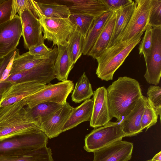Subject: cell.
<instances>
[{"mask_svg":"<svg viewBox=\"0 0 161 161\" xmlns=\"http://www.w3.org/2000/svg\"><path fill=\"white\" fill-rule=\"evenodd\" d=\"M5 0H0V4L5 1Z\"/></svg>","mask_w":161,"mask_h":161,"instance_id":"41","label":"cell"},{"mask_svg":"<svg viewBox=\"0 0 161 161\" xmlns=\"http://www.w3.org/2000/svg\"><path fill=\"white\" fill-rule=\"evenodd\" d=\"M93 95V104L90 121V126L95 128L105 125L112 118L108 106L107 89L104 86L100 87L94 91Z\"/></svg>","mask_w":161,"mask_h":161,"instance_id":"15","label":"cell"},{"mask_svg":"<svg viewBox=\"0 0 161 161\" xmlns=\"http://www.w3.org/2000/svg\"><path fill=\"white\" fill-rule=\"evenodd\" d=\"M107 91L111 115L119 121L133 109L143 95L138 82L126 76L119 77L109 86Z\"/></svg>","mask_w":161,"mask_h":161,"instance_id":"1","label":"cell"},{"mask_svg":"<svg viewBox=\"0 0 161 161\" xmlns=\"http://www.w3.org/2000/svg\"><path fill=\"white\" fill-rule=\"evenodd\" d=\"M115 18V12L114 10L87 55L96 59L107 48L114 29Z\"/></svg>","mask_w":161,"mask_h":161,"instance_id":"21","label":"cell"},{"mask_svg":"<svg viewBox=\"0 0 161 161\" xmlns=\"http://www.w3.org/2000/svg\"><path fill=\"white\" fill-rule=\"evenodd\" d=\"M47 58L34 55L29 52L20 55L18 49L13 61L9 75L31 69Z\"/></svg>","mask_w":161,"mask_h":161,"instance_id":"24","label":"cell"},{"mask_svg":"<svg viewBox=\"0 0 161 161\" xmlns=\"http://www.w3.org/2000/svg\"><path fill=\"white\" fill-rule=\"evenodd\" d=\"M95 17L82 14H71L69 19L75 27V31L80 33L85 38L92 27Z\"/></svg>","mask_w":161,"mask_h":161,"instance_id":"31","label":"cell"},{"mask_svg":"<svg viewBox=\"0 0 161 161\" xmlns=\"http://www.w3.org/2000/svg\"><path fill=\"white\" fill-rule=\"evenodd\" d=\"M133 147L131 142L118 141L94 152L93 161H129Z\"/></svg>","mask_w":161,"mask_h":161,"instance_id":"14","label":"cell"},{"mask_svg":"<svg viewBox=\"0 0 161 161\" xmlns=\"http://www.w3.org/2000/svg\"><path fill=\"white\" fill-rule=\"evenodd\" d=\"M143 33H140L129 40L119 41L107 48L97 58L98 66L96 74L97 77L106 81L112 80L115 72L140 42Z\"/></svg>","mask_w":161,"mask_h":161,"instance_id":"3","label":"cell"},{"mask_svg":"<svg viewBox=\"0 0 161 161\" xmlns=\"http://www.w3.org/2000/svg\"><path fill=\"white\" fill-rule=\"evenodd\" d=\"M63 105L55 103L46 102L38 104L31 108H28L32 120L39 127L42 123L49 119Z\"/></svg>","mask_w":161,"mask_h":161,"instance_id":"25","label":"cell"},{"mask_svg":"<svg viewBox=\"0 0 161 161\" xmlns=\"http://www.w3.org/2000/svg\"><path fill=\"white\" fill-rule=\"evenodd\" d=\"M124 137L120 123L109 121L95 128L86 136L84 148L88 152L94 153Z\"/></svg>","mask_w":161,"mask_h":161,"instance_id":"5","label":"cell"},{"mask_svg":"<svg viewBox=\"0 0 161 161\" xmlns=\"http://www.w3.org/2000/svg\"><path fill=\"white\" fill-rule=\"evenodd\" d=\"M73 107L66 102L49 119L42 123L39 128L50 139L58 136L62 132L63 126Z\"/></svg>","mask_w":161,"mask_h":161,"instance_id":"16","label":"cell"},{"mask_svg":"<svg viewBox=\"0 0 161 161\" xmlns=\"http://www.w3.org/2000/svg\"><path fill=\"white\" fill-rule=\"evenodd\" d=\"M28 9L33 13L37 18L39 19L42 15L37 3L33 0H13L11 19L18 13L20 16L25 9Z\"/></svg>","mask_w":161,"mask_h":161,"instance_id":"32","label":"cell"},{"mask_svg":"<svg viewBox=\"0 0 161 161\" xmlns=\"http://www.w3.org/2000/svg\"><path fill=\"white\" fill-rule=\"evenodd\" d=\"M151 0H135L131 16L119 41H126L145 31L149 23Z\"/></svg>","mask_w":161,"mask_h":161,"instance_id":"9","label":"cell"},{"mask_svg":"<svg viewBox=\"0 0 161 161\" xmlns=\"http://www.w3.org/2000/svg\"><path fill=\"white\" fill-rule=\"evenodd\" d=\"M145 97L142 96L133 109L120 123L125 137L135 136L142 131L141 122L144 110Z\"/></svg>","mask_w":161,"mask_h":161,"instance_id":"18","label":"cell"},{"mask_svg":"<svg viewBox=\"0 0 161 161\" xmlns=\"http://www.w3.org/2000/svg\"><path fill=\"white\" fill-rule=\"evenodd\" d=\"M31 54L40 56L48 57L58 52V48H49L44 43L32 46L28 49Z\"/></svg>","mask_w":161,"mask_h":161,"instance_id":"35","label":"cell"},{"mask_svg":"<svg viewBox=\"0 0 161 161\" xmlns=\"http://www.w3.org/2000/svg\"><path fill=\"white\" fill-rule=\"evenodd\" d=\"M58 53V52L31 69L10 75L5 80L12 83L30 81L46 85L50 83L55 78L54 65Z\"/></svg>","mask_w":161,"mask_h":161,"instance_id":"7","label":"cell"},{"mask_svg":"<svg viewBox=\"0 0 161 161\" xmlns=\"http://www.w3.org/2000/svg\"><path fill=\"white\" fill-rule=\"evenodd\" d=\"M113 11L109 10L95 18L93 24L84 42L82 50L83 54H88Z\"/></svg>","mask_w":161,"mask_h":161,"instance_id":"23","label":"cell"},{"mask_svg":"<svg viewBox=\"0 0 161 161\" xmlns=\"http://www.w3.org/2000/svg\"><path fill=\"white\" fill-rule=\"evenodd\" d=\"M148 25L152 28L161 26V0H151Z\"/></svg>","mask_w":161,"mask_h":161,"instance_id":"34","label":"cell"},{"mask_svg":"<svg viewBox=\"0 0 161 161\" xmlns=\"http://www.w3.org/2000/svg\"><path fill=\"white\" fill-rule=\"evenodd\" d=\"M71 14H82L96 18L110 10L103 0H63Z\"/></svg>","mask_w":161,"mask_h":161,"instance_id":"17","label":"cell"},{"mask_svg":"<svg viewBox=\"0 0 161 161\" xmlns=\"http://www.w3.org/2000/svg\"><path fill=\"white\" fill-rule=\"evenodd\" d=\"M85 38L79 32L75 31L70 35L66 43L71 60L75 64L81 56Z\"/></svg>","mask_w":161,"mask_h":161,"instance_id":"29","label":"cell"},{"mask_svg":"<svg viewBox=\"0 0 161 161\" xmlns=\"http://www.w3.org/2000/svg\"><path fill=\"white\" fill-rule=\"evenodd\" d=\"M13 0H5L0 4V25L11 20Z\"/></svg>","mask_w":161,"mask_h":161,"instance_id":"37","label":"cell"},{"mask_svg":"<svg viewBox=\"0 0 161 161\" xmlns=\"http://www.w3.org/2000/svg\"><path fill=\"white\" fill-rule=\"evenodd\" d=\"M73 81L67 80L55 84L49 83L36 93L24 99L25 105L31 108L39 103L52 102L64 105L69 94L73 90Z\"/></svg>","mask_w":161,"mask_h":161,"instance_id":"6","label":"cell"},{"mask_svg":"<svg viewBox=\"0 0 161 161\" xmlns=\"http://www.w3.org/2000/svg\"><path fill=\"white\" fill-rule=\"evenodd\" d=\"M46 84L36 81L15 82L3 93L0 99V107L21 101L43 88Z\"/></svg>","mask_w":161,"mask_h":161,"instance_id":"13","label":"cell"},{"mask_svg":"<svg viewBox=\"0 0 161 161\" xmlns=\"http://www.w3.org/2000/svg\"><path fill=\"white\" fill-rule=\"evenodd\" d=\"M4 57L3 58H0V67L2 64V63L3 62Z\"/></svg>","mask_w":161,"mask_h":161,"instance_id":"40","label":"cell"},{"mask_svg":"<svg viewBox=\"0 0 161 161\" xmlns=\"http://www.w3.org/2000/svg\"><path fill=\"white\" fill-rule=\"evenodd\" d=\"M147 95L153 106L161 112V88L156 85L150 86L147 89Z\"/></svg>","mask_w":161,"mask_h":161,"instance_id":"36","label":"cell"},{"mask_svg":"<svg viewBox=\"0 0 161 161\" xmlns=\"http://www.w3.org/2000/svg\"><path fill=\"white\" fill-rule=\"evenodd\" d=\"M93 104L92 98L85 100L80 105L73 108L63 126L62 132L75 127L83 122L90 121Z\"/></svg>","mask_w":161,"mask_h":161,"instance_id":"19","label":"cell"},{"mask_svg":"<svg viewBox=\"0 0 161 161\" xmlns=\"http://www.w3.org/2000/svg\"><path fill=\"white\" fill-rule=\"evenodd\" d=\"M146 161H152V159H149V160H147Z\"/></svg>","mask_w":161,"mask_h":161,"instance_id":"42","label":"cell"},{"mask_svg":"<svg viewBox=\"0 0 161 161\" xmlns=\"http://www.w3.org/2000/svg\"><path fill=\"white\" fill-rule=\"evenodd\" d=\"M71 95V99L75 103L90 99L93 95L92 85L85 72H84L76 82Z\"/></svg>","mask_w":161,"mask_h":161,"instance_id":"27","label":"cell"},{"mask_svg":"<svg viewBox=\"0 0 161 161\" xmlns=\"http://www.w3.org/2000/svg\"></svg>","mask_w":161,"mask_h":161,"instance_id":"43","label":"cell"},{"mask_svg":"<svg viewBox=\"0 0 161 161\" xmlns=\"http://www.w3.org/2000/svg\"><path fill=\"white\" fill-rule=\"evenodd\" d=\"M134 6V1L117 10H115L116 18L114 29L107 48L118 42V39L126 27Z\"/></svg>","mask_w":161,"mask_h":161,"instance_id":"20","label":"cell"},{"mask_svg":"<svg viewBox=\"0 0 161 161\" xmlns=\"http://www.w3.org/2000/svg\"><path fill=\"white\" fill-rule=\"evenodd\" d=\"M153 31L152 45L145 59L146 70L144 76L148 83L157 86L161 75V26L153 28Z\"/></svg>","mask_w":161,"mask_h":161,"instance_id":"10","label":"cell"},{"mask_svg":"<svg viewBox=\"0 0 161 161\" xmlns=\"http://www.w3.org/2000/svg\"><path fill=\"white\" fill-rule=\"evenodd\" d=\"M40 130L23 100L0 107V141Z\"/></svg>","mask_w":161,"mask_h":161,"instance_id":"2","label":"cell"},{"mask_svg":"<svg viewBox=\"0 0 161 161\" xmlns=\"http://www.w3.org/2000/svg\"><path fill=\"white\" fill-rule=\"evenodd\" d=\"M42 28L43 39L52 42L53 45L66 44L75 27L69 18H54L42 15L39 18Z\"/></svg>","mask_w":161,"mask_h":161,"instance_id":"8","label":"cell"},{"mask_svg":"<svg viewBox=\"0 0 161 161\" xmlns=\"http://www.w3.org/2000/svg\"><path fill=\"white\" fill-rule=\"evenodd\" d=\"M42 14L50 18H67L71 15L68 7L65 4L56 3L48 4L37 2Z\"/></svg>","mask_w":161,"mask_h":161,"instance_id":"28","label":"cell"},{"mask_svg":"<svg viewBox=\"0 0 161 161\" xmlns=\"http://www.w3.org/2000/svg\"><path fill=\"white\" fill-rule=\"evenodd\" d=\"M48 137L41 130L0 141V155L13 156L27 153L47 146Z\"/></svg>","mask_w":161,"mask_h":161,"instance_id":"4","label":"cell"},{"mask_svg":"<svg viewBox=\"0 0 161 161\" xmlns=\"http://www.w3.org/2000/svg\"><path fill=\"white\" fill-rule=\"evenodd\" d=\"M109 9L115 10L132 2V0H103Z\"/></svg>","mask_w":161,"mask_h":161,"instance_id":"38","label":"cell"},{"mask_svg":"<svg viewBox=\"0 0 161 161\" xmlns=\"http://www.w3.org/2000/svg\"><path fill=\"white\" fill-rule=\"evenodd\" d=\"M22 30L21 20L17 14L0 25V58L17 48L22 36Z\"/></svg>","mask_w":161,"mask_h":161,"instance_id":"11","label":"cell"},{"mask_svg":"<svg viewBox=\"0 0 161 161\" xmlns=\"http://www.w3.org/2000/svg\"><path fill=\"white\" fill-rule=\"evenodd\" d=\"M161 112L155 108L151 101L148 97H145L144 110L142 114L141 126L143 130L155 125L157 123L158 116L161 119Z\"/></svg>","mask_w":161,"mask_h":161,"instance_id":"30","label":"cell"},{"mask_svg":"<svg viewBox=\"0 0 161 161\" xmlns=\"http://www.w3.org/2000/svg\"><path fill=\"white\" fill-rule=\"evenodd\" d=\"M0 161H54L51 150L47 146L25 154L13 156L0 155Z\"/></svg>","mask_w":161,"mask_h":161,"instance_id":"26","label":"cell"},{"mask_svg":"<svg viewBox=\"0 0 161 161\" xmlns=\"http://www.w3.org/2000/svg\"><path fill=\"white\" fill-rule=\"evenodd\" d=\"M19 16L25 47L29 49L32 46L44 43L42 28L39 19L28 9L24 11Z\"/></svg>","mask_w":161,"mask_h":161,"instance_id":"12","label":"cell"},{"mask_svg":"<svg viewBox=\"0 0 161 161\" xmlns=\"http://www.w3.org/2000/svg\"><path fill=\"white\" fill-rule=\"evenodd\" d=\"M58 53L54 68L55 78L61 81L67 80L69 75L74 66L67 49L66 44L58 46Z\"/></svg>","mask_w":161,"mask_h":161,"instance_id":"22","label":"cell"},{"mask_svg":"<svg viewBox=\"0 0 161 161\" xmlns=\"http://www.w3.org/2000/svg\"><path fill=\"white\" fill-rule=\"evenodd\" d=\"M144 36L139 45V54L144 55V59L149 55L153 42V28L149 25L147 26Z\"/></svg>","mask_w":161,"mask_h":161,"instance_id":"33","label":"cell"},{"mask_svg":"<svg viewBox=\"0 0 161 161\" xmlns=\"http://www.w3.org/2000/svg\"><path fill=\"white\" fill-rule=\"evenodd\" d=\"M152 160V161H161V151L156 154Z\"/></svg>","mask_w":161,"mask_h":161,"instance_id":"39","label":"cell"}]
</instances>
